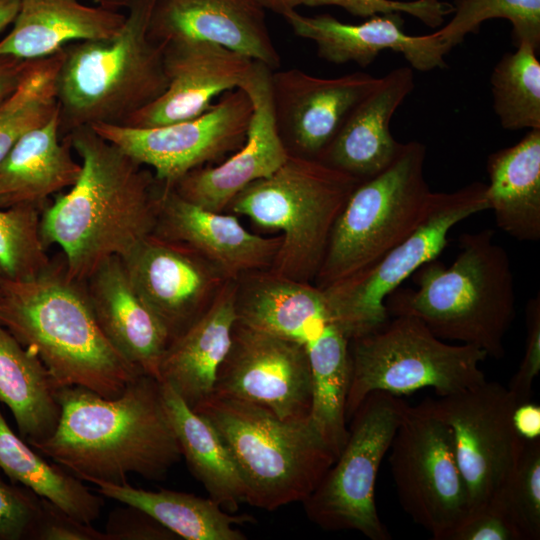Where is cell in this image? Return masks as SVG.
<instances>
[{
  "instance_id": "1",
  "label": "cell",
  "mask_w": 540,
  "mask_h": 540,
  "mask_svg": "<svg viewBox=\"0 0 540 540\" xmlns=\"http://www.w3.org/2000/svg\"><path fill=\"white\" fill-rule=\"evenodd\" d=\"M65 136L82 170L42 211L41 234L47 248L61 247L68 276L84 283L105 260L125 256L154 232L161 183L91 126Z\"/></svg>"
},
{
  "instance_id": "2",
  "label": "cell",
  "mask_w": 540,
  "mask_h": 540,
  "mask_svg": "<svg viewBox=\"0 0 540 540\" xmlns=\"http://www.w3.org/2000/svg\"><path fill=\"white\" fill-rule=\"evenodd\" d=\"M56 397L55 431L30 445L82 481L124 484L130 473L161 481L182 456L155 377L139 375L115 398L79 386Z\"/></svg>"
},
{
  "instance_id": "3",
  "label": "cell",
  "mask_w": 540,
  "mask_h": 540,
  "mask_svg": "<svg viewBox=\"0 0 540 540\" xmlns=\"http://www.w3.org/2000/svg\"><path fill=\"white\" fill-rule=\"evenodd\" d=\"M0 325L44 364L56 386L119 396L142 373L102 331L85 283L64 259L29 280L0 277Z\"/></svg>"
},
{
  "instance_id": "4",
  "label": "cell",
  "mask_w": 540,
  "mask_h": 540,
  "mask_svg": "<svg viewBox=\"0 0 540 540\" xmlns=\"http://www.w3.org/2000/svg\"><path fill=\"white\" fill-rule=\"evenodd\" d=\"M494 236L493 229L465 233L449 267L434 259L418 268L412 275L416 290L398 287L387 296L389 317H416L444 341L502 358L516 296L508 254Z\"/></svg>"
},
{
  "instance_id": "5",
  "label": "cell",
  "mask_w": 540,
  "mask_h": 540,
  "mask_svg": "<svg viewBox=\"0 0 540 540\" xmlns=\"http://www.w3.org/2000/svg\"><path fill=\"white\" fill-rule=\"evenodd\" d=\"M155 0H133L112 36L62 49L56 79L60 133L82 126L123 125L167 88L163 43L148 33Z\"/></svg>"
},
{
  "instance_id": "6",
  "label": "cell",
  "mask_w": 540,
  "mask_h": 540,
  "mask_svg": "<svg viewBox=\"0 0 540 540\" xmlns=\"http://www.w3.org/2000/svg\"><path fill=\"white\" fill-rule=\"evenodd\" d=\"M193 410L219 434L251 506L273 511L303 503L336 459L310 416L283 420L263 406L215 394Z\"/></svg>"
},
{
  "instance_id": "7",
  "label": "cell",
  "mask_w": 540,
  "mask_h": 540,
  "mask_svg": "<svg viewBox=\"0 0 540 540\" xmlns=\"http://www.w3.org/2000/svg\"><path fill=\"white\" fill-rule=\"evenodd\" d=\"M359 182L319 160L289 155L270 176L241 190L227 209L281 232L270 274L314 283L333 225Z\"/></svg>"
},
{
  "instance_id": "8",
  "label": "cell",
  "mask_w": 540,
  "mask_h": 540,
  "mask_svg": "<svg viewBox=\"0 0 540 540\" xmlns=\"http://www.w3.org/2000/svg\"><path fill=\"white\" fill-rule=\"evenodd\" d=\"M425 159L422 143H403L386 169L359 182L333 225L315 286L325 289L370 267L430 216L440 192L426 182Z\"/></svg>"
},
{
  "instance_id": "9",
  "label": "cell",
  "mask_w": 540,
  "mask_h": 540,
  "mask_svg": "<svg viewBox=\"0 0 540 540\" xmlns=\"http://www.w3.org/2000/svg\"><path fill=\"white\" fill-rule=\"evenodd\" d=\"M487 357L477 347L438 338L416 317H389L379 328L349 341L346 419L372 392L400 396L433 388L446 396L480 384L486 380L481 363Z\"/></svg>"
},
{
  "instance_id": "10",
  "label": "cell",
  "mask_w": 540,
  "mask_h": 540,
  "mask_svg": "<svg viewBox=\"0 0 540 540\" xmlns=\"http://www.w3.org/2000/svg\"><path fill=\"white\" fill-rule=\"evenodd\" d=\"M406 405L383 391L364 399L351 416L338 457L303 502L312 522L325 530H355L371 540L391 539L378 515L375 486Z\"/></svg>"
},
{
  "instance_id": "11",
  "label": "cell",
  "mask_w": 540,
  "mask_h": 540,
  "mask_svg": "<svg viewBox=\"0 0 540 540\" xmlns=\"http://www.w3.org/2000/svg\"><path fill=\"white\" fill-rule=\"evenodd\" d=\"M388 452L404 511L433 539L448 540L470 517L471 504L450 431L428 399L406 405Z\"/></svg>"
},
{
  "instance_id": "12",
  "label": "cell",
  "mask_w": 540,
  "mask_h": 540,
  "mask_svg": "<svg viewBox=\"0 0 540 540\" xmlns=\"http://www.w3.org/2000/svg\"><path fill=\"white\" fill-rule=\"evenodd\" d=\"M486 184L473 182L440 192L430 216L404 241L370 267L325 289L333 322L350 339L367 334L388 319L387 296L425 263L437 259L448 234L460 221L489 209Z\"/></svg>"
},
{
  "instance_id": "13",
  "label": "cell",
  "mask_w": 540,
  "mask_h": 540,
  "mask_svg": "<svg viewBox=\"0 0 540 540\" xmlns=\"http://www.w3.org/2000/svg\"><path fill=\"white\" fill-rule=\"evenodd\" d=\"M428 400L450 431L471 515L495 505L525 445L512 422L514 397L502 384L485 380Z\"/></svg>"
},
{
  "instance_id": "14",
  "label": "cell",
  "mask_w": 540,
  "mask_h": 540,
  "mask_svg": "<svg viewBox=\"0 0 540 540\" xmlns=\"http://www.w3.org/2000/svg\"><path fill=\"white\" fill-rule=\"evenodd\" d=\"M252 115L248 94L236 88L222 94L202 115L173 124L138 128L91 126L136 162L151 168L162 185L173 187L188 172L223 161L244 143Z\"/></svg>"
},
{
  "instance_id": "15",
  "label": "cell",
  "mask_w": 540,
  "mask_h": 540,
  "mask_svg": "<svg viewBox=\"0 0 540 540\" xmlns=\"http://www.w3.org/2000/svg\"><path fill=\"white\" fill-rule=\"evenodd\" d=\"M213 394L263 406L283 420L309 417L312 374L306 349L236 320Z\"/></svg>"
},
{
  "instance_id": "16",
  "label": "cell",
  "mask_w": 540,
  "mask_h": 540,
  "mask_svg": "<svg viewBox=\"0 0 540 540\" xmlns=\"http://www.w3.org/2000/svg\"><path fill=\"white\" fill-rule=\"evenodd\" d=\"M121 260L131 283L165 328L170 342L206 312L229 280L191 248L153 233Z\"/></svg>"
},
{
  "instance_id": "17",
  "label": "cell",
  "mask_w": 540,
  "mask_h": 540,
  "mask_svg": "<svg viewBox=\"0 0 540 540\" xmlns=\"http://www.w3.org/2000/svg\"><path fill=\"white\" fill-rule=\"evenodd\" d=\"M379 81L360 71L336 78L295 68L272 71L275 124L288 154L319 160L353 108Z\"/></svg>"
},
{
  "instance_id": "18",
  "label": "cell",
  "mask_w": 540,
  "mask_h": 540,
  "mask_svg": "<svg viewBox=\"0 0 540 540\" xmlns=\"http://www.w3.org/2000/svg\"><path fill=\"white\" fill-rule=\"evenodd\" d=\"M271 70L254 61L240 86L252 103L243 145L220 164L196 168L173 186L183 199L202 208L223 212L250 183L274 173L289 157L278 134L271 95Z\"/></svg>"
},
{
  "instance_id": "19",
  "label": "cell",
  "mask_w": 540,
  "mask_h": 540,
  "mask_svg": "<svg viewBox=\"0 0 540 540\" xmlns=\"http://www.w3.org/2000/svg\"><path fill=\"white\" fill-rule=\"evenodd\" d=\"M166 90L130 116L124 126L149 128L198 117L227 91L240 88L254 60L204 41L164 44Z\"/></svg>"
},
{
  "instance_id": "20",
  "label": "cell",
  "mask_w": 540,
  "mask_h": 540,
  "mask_svg": "<svg viewBox=\"0 0 540 540\" xmlns=\"http://www.w3.org/2000/svg\"><path fill=\"white\" fill-rule=\"evenodd\" d=\"M153 234L191 248L232 280L268 271L281 245L280 235L254 234L235 215L197 206L162 184Z\"/></svg>"
},
{
  "instance_id": "21",
  "label": "cell",
  "mask_w": 540,
  "mask_h": 540,
  "mask_svg": "<svg viewBox=\"0 0 540 540\" xmlns=\"http://www.w3.org/2000/svg\"><path fill=\"white\" fill-rule=\"evenodd\" d=\"M148 33L152 40L163 44L214 43L273 71L281 64L264 9L254 0H155Z\"/></svg>"
},
{
  "instance_id": "22",
  "label": "cell",
  "mask_w": 540,
  "mask_h": 540,
  "mask_svg": "<svg viewBox=\"0 0 540 540\" xmlns=\"http://www.w3.org/2000/svg\"><path fill=\"white\" fill-rule=\"evenodd\" d=\"M294 33L315 43L320 58L334 63L370 65L384 50L401 53L411 68L421 72L446 66L450 48L434 33L412 36L404 32L401 13L369 17L360 24H348L329 14L304 16L296 10L284 16Z\"/></svg>"
},
{
  "instance_id": "23",
  "label": "cell",
  "mask_w": 540,
  "mask_h": 540,
  "mask_svg": "<svg viewBox=\"0 0 540 540\" xmlns=\"http://www.w3.org/2000/svg\"><path fill=\"white\" fill-rule=\"evenodd\" d=\"M414 86L411 67H398L380 77L350 112L319 161L359 181L386 169L403 146L390 131L391 119Z\"/></svg>"
},
{
  "instance_id": "24",
  "label": "cell",
  "mask_w": 540,
  "mask_h": 540,
  "mask_svg": "<svg viewBox=\"0 0 540 540\" xmlns=\"http://www.w3.org/2000/svg\"><path fill=\"white\" fill-rule=\"evenodd\" d=\"M84 283L96 319L112 345L142 373L157 379L170 339L134 288L121 258L105 260Z\"/></svg>"
},
{
  "instance_id": "25",
  "label": "cell",
  "mask_w": 540,
  "mask_h": 540,
  "mask_svg": "<svg viewBox=\"0 0 540 540\" xmlns=\"http://www.w3.org/2000/svg\"><path fill=\"white\" fill-rule=\"evenodd\" d=\"M236 291L237 280H227L206 312L170 342L161 358L157 380L171 387L191 409L213 394L237 320Z\"/></svg>"
},
{
  "instance_id": "26",
  "label": "cell",
  "mask_w": 540,
  "mask_h": 540,
  "mask_svg": "<svg viewBox=\"0 0 540 540\" xmlns=\"http://www.w3.org/2000/svg\"><path fill=\"white\" fill-rule=\"evenodd\" d=\"M235 308L240 323L303 346L333 322L320 288L268 271L248 273L237 280Z\"/></svg>"
},
{
  "instance_id": "27",
  "label": "cell",
  "mask_w": 540,
  "mask_h": 540,
  "mask_svg": "<svg viewBox=\"0 0 540 540\" xmlns=\"http://www.w3.org/2000/svg\"><path fill=\"white\" fill-rule=\"evenodd\" d=\"M125 18L126 13L80 0H20L13 27L0 40V57H49L73 42L112 36Z\"/></svg>"
},
{
  "instance_id": "28",
  "label": "cell",
  "mask_w": 540,
  "mask_h": 540,
  "mask_svg": "<svg viewBox=\"0 0 540 540\" xmlns=\"http://www.w3.org/2000/svg\"><path fill=\"white\" fill-rule=\"evenodd\" d=\"M82 165L60 133L59 110L25 134L0 164V208L28 206L43 211L49 198L72 187Z\"/></svg>"
},
{
  "instance_id": "29",
  "label": "cell",
  "mask_w": 540,
  "mask_h": 540,
  "mask_svg": "<svg viewBox=\"0 0 540 540\" xmlns=\"http://www.w3.org/2000/svg\"><path fill=\"white\" fill-rule=\"evenodd\" d=\"M486 196L502 231L518 241L540 239V129L487 158Z\"/></svg>"
},
{
  "instance_id": "30",
  "label": "cell",
  "mask_w": 540,
  "mask_h": 540,
  "mask_svg": "<svg viewBox=\"0 0 540 540\" xmlns=\"http://www.w3.org/2000/svg\"><path fill=\"white\" fill-rule=\"evenodd\" d=\"M57 386L33 352L0 325V402L11 411L29 444L50 437L61 415Z\"/></svg>"
},
{
  "instance_id": "31",
  "label": "cell",
  "mask_w": 540,
  "mask_h": 540,
  "mask_svg": "<svg viewBox=\"0 0 540 540\" xmlns=\"http://www.w3.org/2000/svg\"><path fill=\"white\" fill-rule=\"evenodd\" d=\"M161 385L165 408L189 470L210 499L223 510L236 513L240 505L246 503V495L228 449L203 416L191 409L171 387Z\"/></svg>"
},
{
  "instance_id": "32",
  "label": "cell",
  "mask_w": 540,
  "mask_h": 540,
  "mask_svg": "<svg viewBox=\"0 0 540 540\" xmlns=\"http://www.w3.org/2000/svg\"><path fill=\"white\" fill-rule=\"evenodd\" d=\"M96 491L107 498L136 507L178 538L186 540H245L237 525L253 522L251 516L223 510L210 498L171 490L148 491L127 483L91 481Z\"/></svg>"
},
{
  "instance_id": "33",
  "label": "cell",
  "mask_w": 540,
  "mask_h": 540,
  "mask_svg": "<svg viewBox=\"0 0 540 540\" xmlns=\"http://www.w3.org/2000/svg\"><path fill=\"white\" fill-rule=\"evenodd\" d=\"M0 469L11 482L32 490L77 520L92 524L101 514L103 498L62 466L45 460L10 428L1 411Z\"/></svg>"
},
{
  "instance_id": "34",
  "label": "cell",
  "mask_w": 540,
  "mask_h": 540,
  "mask_svg": "<svg viewBox=\"0 0 540 540\" xmlns=\"http://www.w3.org/2000/svg\"><path fill=\"white\" fill-rule=\"evenodd\" d=\"M349 341L330 322L304 346L312 374L310 418L336 458L348 436L345 403L350 372Z\"/></svg>"
},
{
  "instance_id": "35",
  "label": "cell",
  "mask_w": 540,
  "mask_h": 540,
  "mask_svg": "<svg viewBox=\"0 0 540 540\" xmlns=\"http://www.w3.org/2000/svg\"><path fill=\"white\" fill-rule=\"evenodd\" d=\"M61 60L62 50L32 60L16 90L0 102V164L25 134L59 110L56 79Z\"/></svg>"
},
{
  "instance_id": "36",
  "label": "cell",
  "mask_w": 540,
  "mask_h": 540,
  "mask_svg": "<svg viewBox=\"0 0 540 540\" xmlns=\"http://www.w3.org/2000/svg\"><path fill=\"white\" fill-rule=\"evenodd\" d=\"M495 65L491 78L493 108L507 130L540 129V62L530 43H520Z\"/></svg>"
},
{
  "instance_id": "37",
  "label": "cell",
  "mask_w": 540,
  "mask_h": 540,
  "mask_svg": "<svg viewBox=\"0 0 540 540\" xmlns=\"http://www.w3.org/2000/svg\"><path fill=\"white\" fill-rule=\"evenodd\" d=\"M453 17L447 25L433 32L452 49L469 33H478L483 22L503 18L512 25L515 46L526 42L540 46V0H454Z\"/></svg>"
},
{
  "instance_id": "38",
  "label": "cell",
  "mask_w": 540,
  "mask_h": 540,
  "mask_svg": "<svg viewBox=\"0 0 540 540\" xmlns=\"http://www.w3.org/2000/svg\"><path fill=\"white\" fill-rule=\"evenodd\" d=\"M42 211L28 206L0 208V274L29 280L51 263L41 234Z\"/></svg>"
},
{
  "instance_id": "39",
  "label": "cell",
  "mask_w": 540,
  "mask_h": 540,
  "mask_svg": "<svg viewBox=\"0 0 540 540\" xmlns=\"http://www.w3.org/2000/svg\"><path fill=\"white\" fill-rule=\"evenodd\" d=\"M493 506L508 517L521 540L540 539V439L525 441L518 464Z\"/></svg>"
},
{
  "instance_id": "40",
  "label": "cell",
  "mask_w": 540,
  "mask_h": 540,
  "mask_svg": "<svg viewBox=\"0 0 540 540\" xmlns=\"http://www.w3.org/2000/svg\"><path fill=\"white\" fill-rule=\"evenodd\" d=\"M301 5L339 6L348 13L363 18L387 13H406L431 28L442 25L445 17L454 10L452 3L442 0H301Z\"/></svg>"
},
{
  "instance_id": "41",
  "label": "cell",
  "mask_w": 540,
  "mask_h": 540,
  "mask_svg": "<svg viewBox=\"0 0 540 540\" xmlns=\"http://www.w3.org/2000/svg\"><path fill=\"white\" fill-rule=\"evenodd\" d=\"M0 469V540H32L42 511V498L32 490L7 482Z\"/></svg>"
},
{
  "instance_id": "42",
  "label": "cell",
  "mask_w": 540,
  "mask_h": 540,
  "mask_svg": "<svg viewBox=\"0 0 540 540\" xmlns=\"http://www.w3.org/2000/svg\"><path fill=\"white\" fill-rule=\"evenodd\" d=\"M526 340L522 361L507 388L517 404L530 401L533 383L540 372V295L525 309Z\"/></svg>"
},
{
  "instance_id": "43",
  "label": "cell",
  "mask_w": 540,
  "mask_h": 540,
  "mask_svg": "<svg viewBox=\"0 0 540 540\" xmlns=\"http://www.w3.org/2000/svg\"><path fill=\"white\" fill-rule=\"evenodd\" d=\"M32 540H108L105 532L72 517L54 503L42 498V511Z\"/></svg>"
},
{
  "instance_id": "44",
  "label": "cell",
  "mask_w": 540,
  "mask_h": 540,
  "mask_svg": "<svg viewBox=\"0 0 540 540\" xmlns=\"http://www.w3.org/2000/svg\"><path fill=\"white\" fill-rule=\"evenodd\" d=\"M105 534L108 540H174L172 531L144 511L127 505L114 509L107 520Z\"/></svg>"
},
{
  "instance_id": "45",
  "label": "cell",
  "mask_w": 540,
  "mask_h": 540,
  "mask_svg": "<svg viewBox=\"0 0 540 540\" xmlns=\"http://www.w3.org/2000/svg\"><path fill=\"white\" fill-rule=\"evenodd\" d=\"M448 540H521V537L508 517L493 506L471 515Z\"/></svg>"
},
{
  "instance_id": "46",
  "label": "cell",
  "mask_w": 540,
  "mask_h": 540,
  "mask_svg": "<svg viewBox=\"0 0 540 540\" xmlns=\"http://www.w3.org/2000/svg\"><path fill=\"white\" fill-rule=\"evenodd\" d=\"M512 422L515 431L524 441L540 439V406L530 401L514 407Z\"/></svg>"
},
{
  "instance_id": "47",
  "label": "cell",
  "mask_w": 540,
  "mask_h": 540,
  "mask_svg": "<svg viewBox=\"0 0 540 540\" xmlns=\"http://www.w3.org/2000/svg\"><path fill=\"white\" fill-rule=\"evenodd\" d=\"M31 61L12 56L0 57V102L16 90Z\"/></svg>"
},
{
  "instance_id": "48",
  "label": "cell",
  "mask_w": 540,
  "mask_h": 540,
  "mask_svg": "<svg viewBox=\"0 0 540 540\" xmlns=\"http://www.w3.org/2000/svg\"><path fill=\"white\" fill-rule=\"evenodd\" d=\"M264 10L268 9L283 17L301 5V0H254Z\"/></svg>"
},
{
  "instance_id": "49",
  "label": "cell",
  "mask_w": 540,
  "mask_h": 540,
  "mask_svg": "<svg viewBox=\"0 0 540 540\" xmlns=\"http://www.w3.org/2000/svg\"><path fill=\"white\" fill-rule=\"evenodd\" d=\"M20 0H0V32L14 22Z\"/></svg>"
},
{
  "instance_id": "50",
  "label": "cell",
  "mask_w": 540,
  "mask_h": 540,
  "mask_svg": "<svg viewBox=\"0 0 540 540\" xmlns=\"http://www.w3.org/2000/svg\"><path fill=\"white\" fill-rule=\"evenodd\" d=\"M98 6L118 10L120 7H127L133 0H93Z\"/></svg>"
},
{
  "instance_id": "51",
  "label": "cell",
  "mask_w": 540,
  "mask_h": 540,
  "mask_svg": "<svg viewBox=\"0 0 540 540\" xmlns=\"http://www.w3.org/2000/svg\"><path fill=\"white\" fill-rule=\"evenodd\" d=\"M0 277H1V274H0Z\"/></svg>"
}]
</instances>
